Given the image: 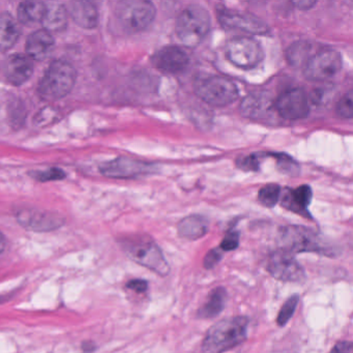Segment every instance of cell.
Wrapping results in <instances>:
<instances>
[{
	"label": "cell",
	"instance_id": "1",
	"mask_svg": "<svg viewBox=\"0 0 353 353\" xmlns=\"http://www.w3.org/2000/svg\"><path fill=\"white\" fill-rule=\"evenodd\" d=\"M249 319L245 316L225 318L213 324L202 342L205 353H225L247 340Z\"/></svg>",
	"mask_w": 353,
	"mask_h": 353
},
{
	"label": "cell",
	"instance_id": "2",
	"mask_svg": "<svg viewBox=\"0 0 353 353\" xmlns=\"http://www.w3.org/2000/svg\"><path fill=\"white\" fill-rule=\"evenodd\" d=\"M120 246L126 255L139 265L144 266L161 277H166L170 272V266L162 250L148 235L135 234L124 237Z\"/></svg>",
	"mask_w": 353,
	"mask_h": 353
},
{
	"label": "cell",
	"instance_id": "3",
	"mask_svg": "<svg viewBox=\"0 0 353 353\" xmlns=\"http://www.w3.org/2000/svg\"><path fill=\"white\" fill-rule=\"evenodd\" d=\"M279 249L288 253H316L326 257H336L337 250L324 243L312 229L302 226H286L280 230Z\"/></svg>",
	"mask_w": 353,
	"mask_h": 353
},
{
	"label": "cell",
	"instance_id": "4",
	"mask_svg": "<svg viewBox=\"0 0 353 353\" xmlns=\"http://www.w3.org/2000/svg\"><path fill=\"white\" fill-rule=\"evenodd\" d=\"M76 78V70L70 62L54 60L38 83V96L44 101L60 100L72 92Z\"/></svg>",
	"mask_w": 353,
	"mask_h": 353
},
{
	"label": "cell",
	"instance_id": "5",
	"mask_svg": "<svg viewBox=\"0 0 353 353\" xmlns=\"http://www.w3.org/2000/svg\"><path fill=\"white\" fill-rule=\"evenodd\" d=\"M211 27V15L202 5H191L177 17L175 31L187 47H196L205 40Z\"/></svg>",
	"mask_w": 353,
	"mask_h": 353
},
{
	"label": "cell",
	"instance_id": "6",
	"mask_svg": "<svg viewBox=\"0 0 353 353\" xmlns=\"http://www.w3.org/2000/svg\"><path fill=\"white\" fill-rule=\"evenodd\" d=\"M157 10L146 0H125L117 3L114 18L117 25L127 34H137L149 27L155 18Z\"/></svg>",
	"mask_w": 353,
	"mask_h": 353
},
{
	"label": "cell",
	"instance_id": "7",
	"mask_svg": "<svg viewBox=\"0 0 353 353\" xmlns=\"http://www.w3.org/2000/svg\"><path fill=\"white\" fill-rule=\"evenodd\" d=\"M196 94L207 104L226 107L239 98V88L231 80L219 75H205L194 82Z\"/></svg>",
	"mask_w": 353,
	"mask_h": 353
},
{
	"label": "cell",
	"instance_id": "8",
	"mask_svg": "<svg viewBox=\"0 0 353 353\" xmlns=\"http://www.w3.org/2000/svg\"><path fill=\"white\" fill-rule=\"evenodd\" d=\"M228 60L237 68H255L263 60L264 51L261 45L250 36H237L231 38L225 46Z\"/></svg>",
	"mask_w": 353,
	"mask_h": 353
},
{
	"label": "cell",
	"instance_id": "9",
	"mask_svg": "<svg viewBox=\"0 0 353 353\" xmlns=\"http://www.w3.org/2000/svg\"><path fill=\"white\" fill-rule=\"evenodd\" d=\"M340 52L326 49L312 55L304 66V75L313 82H324L332 79L342 68Z\"/></svg>",
	"mask_w": 353,
	"mask_h": 353
},
{
	"label": "cell",
	"instance_id": "10",
	"mask_svg": "<svg viewBox=\"0 0 353 353\" xmlns=\"http://www.w3.org/2000/svg\"><path fill=\"white\" fill-rule=\"evenodd\" d=\"M266 270L276 280L290 283H302L306 280L304 267L296 261L294 255L279 249L268 258Z\"/></svg>",
	"mask_w": 353,
	"mask_h": 353
},
{
	"label": "cell",
	"instance_id": "11",
	"mask_svg": "<svg viewBox=\"0 0 353 353\" xmlns=\"http://www.w3.org/2000/svg\"><path fill=\"white\" fill-rule=\"evenodd\" d=\"M218 20L226 29L241 30L253 34L265 36L270 32V27L265 22L262 21L257 16L252 15L247 12L237 11L228 8H218Z\"/></svg>",
	"mask_w": 353,
	"mask_h": 353
},
{
	"label": "cell",
	"instance_id": "12",
	"mask_svg": "<svg viewBox=\"0 0 353 353\" xmlns=\"http://www.w3.org/2000/svg\"><path fill=\"white\" fill-rule=\"evenodd\" d=\"M155 165L130 158H117L100 167L101 173L110 179H134L155 172Z\"/></svg>",
	"mask_w": 353,
	"mask_h": 353
},
{
	"label": "cell",
	"instance_id": "13",
	"mask_svg": "<svg viewBox=\"0 0 353 353\" xmlns=\"http://www.w3.org/2000/svg\"><path fill=\"white\" fill-rule=\"evenodd\" d=\"M274 108L277 109L280 116L288 120H302L310 113L308 96L300 88L283 92L274 102Z\"/></svg>",
	"mask_w": 353,
	"mask_h": 353
},
{
	"label": "cell",
	"instance_id": "14",
	"mask_svg": "<svg viewBox=\"0 0 353 353\" xmlns=\"http://www.w3.org/2000/svg\"><path fill=\"white\" fill-rule=\"evenodd\" d=\"M16 218L25 229L36 232L53 231L64 224L62 215L38 209H20L16 213Z\"/></svg>",
	"mask_w": 353,
	"mask_h": 353
},
{
	"label": "cell",
	"instance_id": "15",
	"mask_svg": "<svg viewBox=\"0 0 353 353\" xmlns=\"http://www.w3.org/2000/svg\"><path fill=\"white\" fill-rule=\"evenodd\" d=\"M155 68L166 74H179L187 68L189 57L187 52L177 46H166L155 52L151 58Z\"/></svg>",
	"mask_w": 353,
	"mask_h": 353
},
{
	"label": "cell",
	"instance_id": "16",
	"mask_svg": "<svg viewBox=\"0 0 353 353\" xmlns=\"http://www.w3.org/2000/svg\"><path fill=\"white\" fill-rule=\"evenodd\" d=\"M34 70V60L23 54H14L5 62V77L8 81L15 86L26 83L32 76Z\"/></svg>",
	"mask_w": 353,
	"mask_h": 353
},
{
	"label": "cell",
	"instance_id": "17",
	"mask_svg": "<svg viewBox=\"0 0 353 353\" xmlns=\"http://www.w3.org/2000/svg\"><path fill=\"white\" fill-rule=\"evenodd\" d=\"M55 47L53 36L45 29L36 30L28 36L26 53L32 60L43 62L51 56Z\"/></svg>",
	"mask_w": 353,
	"mask_h": 353
},
{
	"label": "cell",
	"instance_id": "18",
	"mask_svg": "<svg viewBox=\"0 0 353 353\" xmlns=\"http://www.w3.org/2000/svg\"><path fill=\"white\" fill-rule=\"evenodd\" d=\"M312 189L308 185H300L294 189H285L282 195L281 205L292 213L311 218L308 207L312 201Z\"/></svg>",
	"mask_w": 353,
	"mask_h": 353
},
{
	"label": "cell",
	"instance_id": "19",
	"mask_svg": "<svg viewBox=\"0 0 353 353\" xmlns=\"http://www.w3.org/2000/svg\"><path fill=\"white\" fill-rule=\"evenodd\" d=\"M209 231V221L200 215H191L183 218L179 225L177 232L181 239L187 241H197L205 237Z\"/></svg>",
	"mask_w": 353,
	"mask_h": 353
},
{
	"label": "cell",
	"instance_id": "20",
	"mask_svg": "<svg viewBox=\"0 0 353 353\" xmlns=\"http://www.w3.org/2000/svg\"><path fill=\"white\" fill-rule=\"evenodd\" d=\"M70 13L73 20L80 27L92 29L98 26V9L90 1H73L70 5Z\"/></svg>",
	"mask_w": 353,
	"mask_h": 353
},
{
	"label": "cell",
	"instance_id": "21",
	"mask_svg": "<svg viewBox=\"0 0 353 353\" xmlns=\"http://www.w3.org/2000/svg\"><path fill=\"white\" fill-rule=\"evenodd\" d=\"M228 300L227 289L223 286L215 287L209 293L207 302L199 308L197 317L199 319H213L223 312Z\"/></svg>",
	"mask_w": 353,
	"mask_h": 353
},
{
	"label": "cell",
	"instance_id": "22",
	"mask_svg": "<svg viewBox=\"0 0 353 353\" xmlns=\"http://www.w3.org/2000/svg\"><path fill=\"white\" fill-rule=\"evenodd\" d=\"M42 24L44 26L43 29L47 30L51 34L64 31L68 25V10L62 3H46V12Z\"/></svg>",
	"mask_w": 353,
	"mask_h": 353
},
{
	"label": "cell",
	"instance_id": "23",
	"mask_svg": "<svg viewBox=\"0 0 353 353\" xmlns=\"http://www.w3.org/2000/svg\"><path fill=\"white\" fill-rule=\"evenodd\" d=\"M272 105L274 104H272L270 96L262 92H256V94H249L247 98L244 99L239 110L245 117L259 118L270 111Z\"/></svg>",
	"mask_w": 353,
	"mask_h": 353
},
{
	"label": "cell",
	"instance_id": "24",
	"mask_svg": "<svg viewBox=\"0 0 353 353\" xmlns=\"http://www.w3.org/2000/svg\"><path fill=\"white\" fill-rule=\"evenodd\" d=\"M17 20L9 13L0 14V52L13 48L20 38Z\"/></svg>",
	"mask_w": 353,
	"mask_h": 353
},
{
	"label": "cell",
	"instance_id": "25",
	"mask_svg": "<svg viewBox=\"0 0 353 353\" xmlns=\"http://www.w3.org/2000/svg\"><path fill=\"white\" fill-rule=\"evenodd\" d=\"M46 12V3L42 1H24L19 5L17 10L18 20L22 24L31 26L40 23L43 20Z\"/></svg>",
	"mask_w": 353,
	"mask_h": 353
},
{
	"label": "cell",
	"instance_id": "26",
	"mask_svg": "<svg viewBox=\"0 0 353 353\" xmlns=\"http://www.w3.org/2000/svg\"><path fill=\"white\" fill-rule=\"evenodd\" d=\"M312 44L308 42H296L288 48L286 57L291 66H304L312 57Z\"/></svg>",
	"mask_w": 353,
	"mask_h": 353
},
{
	"label": "cell",
	"instance_id": "27",
	"mask_svg": "<svg viewBox=\"0 0 353 353\" xmlns=\"http://www.w3.org/2000/svg\"><path fill=\"white\" fill-rule=\"evenodd\" d=\"M280 196H281V187L277 183H267L260 189L258 193V200L264 207L272 209L279 202Z\"/></svg>",
	"mask_w": 353,
	"mask_h": 353
},
{
	"label": "cell",
	"instance_id": "28",
	"mask_svg": "<svg viewBox=\"0 0 353 353\" xmlns=\"http://www.w3.org/2000/svg\"><path fill=\"white\" fill-rule=\"evenodd\" d=\"M298 302H300V296L298 294H293L284 302L277 317V324L280 328L285 326L291 319L296 308H298Z\"/></svg>",
	"mask_w": 353,
	"mask_h": 353
},
{
	"label": "cell",
	"instance_id": "29",
	"mask_svg": "<svg viewBox=\"0 0 353 353\" xmlns=\"http://www.w3.org/2000/svg\"><path fill=\"white\" fill-rule=\"evenodd\" d=\"M337 113L339 116L343 118L350 120L353 115V92L352 90H349L347 94H345L342 98L339 101L336 107Z\"/></svg>",
	"mask_w": 353,
	"mask_h": 353
},
{
	"label": "cell",
	"instance_id": "30",
	"mask_svg": "<svg viewBox=\"0 0 353 353\" xmlns=\"http://www.w3.org/2000/svg\"><path fill=\"white\" fill-rule=\"evenodd\" d=\"M32 176L36 181L46 183V181H62L66 177V173L60 168H50L44 171H36L32 173Z\"/></svg>",
	"mask_w": 353,
	"mask_h": 353
},
{
	"label": "cell",
	"instance_id": "31",
	"mask_svg": "<svg viewBox=\"0 0 353 353\" xmlns=\"http://www.w3.org/2000/svg\"><path fill=\"white\" fill-rule=\"evenodd\" d=\"M239 246V231H229L226 234L220 249L223 252L234 251L237 250Z\"/></svg>",
	"mask_w": 353,
	"mask_h": 353
},
{
	"label": "cell",
	"instance_id": "32",
	"mask_svg": "<svg viewBox=\"0 0 353 353\" xmlns=\"http://www.w3.org/2000/svg\"><path fill=\"white\" fill-rule=\"evenodd\" d=\"M223 253L224 252L220 248H215V249L209 251V253L205 255V259H203L205 267L207 270H211V268L218 265L223 258Z\"/></svg>",
	"mask_w": 353,
	"mask_h": 353
},
{
	"label": "cell",
	"instance_id": "33",
	"mask_svg": "<svg viewBox=\"0 0 353 353\" xmlns=\"http://www.w3.org/2000/svg\"><path fill=\"white\" fill-rule=\"evenodd\" d=\"M239 168L245 171H257L259 169V157L256 155H248L239 161Z\"/></svg>",
	"mask_w": 353,
	"mask_h": 353
},
{
	"label": "cell",
	"instance_id": "34",
	"mask_svg": "<svg viewBox=\"0 0 353 353\" xmlns=\"http://www.w3.org/2000/svg\"><path fill=\"white\" fill-rule=\"evenodd\" d=\"M280 170L285 173H296V169H298V165L288 155H278Z\"/></svg>",
	"mask_w": 353,
	"mask_h": 353
},
{
	"label": "cell",
	"instance_id": "35",
	"mask_svg": "<svg viewBox=\"0 0 353 353\" xmlns=\"http://www.w3.org/2000/svg\"><path fill=\"white\" fill-rule=\"evenodd\" d=\"M126 286L128 289L137 292V293H145L148 289V283L145 280L141 279L131 280Z\"/></svg>",
	"mask_w": 353,
	"mask_h": 353
},
{
	"label": "cell",
	"instance_id": "36",
	"mask_svg": "<svg viewBox=\"0 0 353 353\" xmlns=\"http://www.w3.org/2000/svg\"><path fill=\"white\" fill-rule=\"evenodd\" d=\"M330 353H353V344L349 341H340L335 345Z\"/></svg>",
	"mask_w": 353,
	"mask_h": 353
},
{
	"label": "cell",
	"instance_id": "37",
	"mask_svg": "<svg viewBox=\"0 0 353 353\" xmlns=\"http://www.w3.org/2000/svg\"><path fill=\"white\" fill-rule=\"evenodd\" d=\"M316 1L312 0H300V1H293V5L300 10H310L316 5Z\"/></svg>",
	"mask_w": 353,
	"mask_h": 353
},
{
	"label": "cell",
	"instance_id": "38",
	"mask_svg": "<svg viewBox=\"0 0 353 353\" xmlns=\"http://www.w3.org/2000/svg\"><path fill=\"white\" fill-rule=\"evenodd\" d=\"M5 237H3V233L0 232V254L3 253L5 251Z\"/></svg>",
	"mask_w": 353,
	"mask_h": 353
}]
</instances>
